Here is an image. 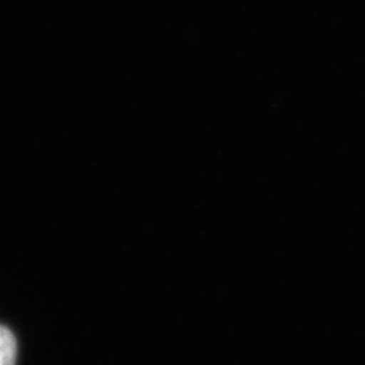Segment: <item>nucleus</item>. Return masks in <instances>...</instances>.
<instances>
[{"mask_svg": "<svg viewBox=\"0 0 365 365\" xmlns=\"http://www.w3.org/2000/svg\"><path fill=\"white\" fill-rule=\"evenodd\" d=\"M16 342L7 327H0V365H15Z\"/></svg>", "mask_w": 365, "mask_h": 365, "instance_id": "f257e3e1", "label": "nucleus"}]
</instances>
